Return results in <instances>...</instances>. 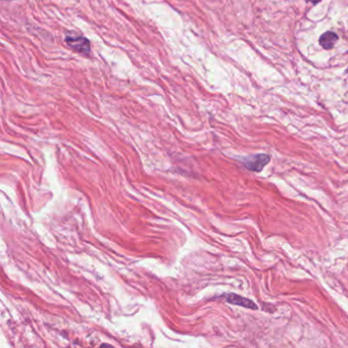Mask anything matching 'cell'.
Listing matches in <instances>:
<instances>
[{
  "instance_id": "cell-1",
  "label": "cell",
  "mask_w": 348,
  "mask_h": 348,
  "mask_svg": "<svg viewBox=\"0 0 348 348\" xmlns=\"http://www.w3.org/2000/svg\"><path fill=\"white\" fill-rule=\"evenodd\" d=\"M240 162L243 164V166L247 170L258 173V172H261L263 168L269 164L270 157L265 153H259V154H254V156L241 158Z\"/></svg>"
},
{
  "instance_id": "cell-6",
  "label": "cell",
  "mask_w": 348,
  "mask_h": 348,
  "mask_svg": "<svg viewBox=\"0 0 348 348\" xmlns=\"http://www.w3.org/2000/svg\"><path fill=\"white\" fill-rule=\"evenodd\" d=\"M346 74H347V75H348V68H347V71H346Z\"/></svg>"
},
{
  "instance_id": "cell-2",
  "label": "cell",
  "mask_w": 348,
  "mask_h": 348,
  "mask_svg": "<svg viewBox=\"0 0 348 348\" xmlns=\"http://www.w3.org/2000/svg\"><path fill=\"white\" fill-rule=\"evenodd\" d=\"M64 41L67 44V46L74 49L75 51L80 52L84 55H90V52H91L90 43L88 39H86L84 36L75 35V34L66 35Z\"/></svg>"
},
{
  "instance_id": "cell-4",
  "label": "cell",
  "mask_w": 348,
  "mask_h": 348,
  "mask_svg": "<svg viewBox=\"0 0 348 348\" xmlns=\"http://www.w3.org/2000/svg\"><path fill=\"white\" fill-rule=\"evenodd\" d=\"M338 40V36L334 32H326L320 37V44L324 49H332Z\"/></svg>"
},
{
  "instance_id": "cell-3",
  "label": "cell",
  "mask_w": 348,
  "mask_h": 348,
  "mask_svg": "<svg viewBox=\"0 0 348 348\" xmlns=\"http://www.w3.org/2000/svg\"><path fill=\"white\" fill-rule=\"evenodd\" d=\"M222 297L230 304L249 308V309H252V311H256V309L258 308L257 305L255 304V302H253L251 299L245 298V297L240 296V295L235 294V293H227V294L222 295Z\"/></svg>"
},
{
  "instance_id": "cell-5",
  "label": "cell",
  "mask_w": 348,
  "mask_h": 348,
  "mask_svg": "<svg viewBox=\"0 0 348 348\" xmlns=\"http://www.w3.org/2000/svg\"><path fill=\"white\" fill-rule=\"evenodd\" d=\"M306 2H307V3H312V4H314V5H317V4H319L320 2H322V0H306Z\"/></svg>"
}]
</instances>
